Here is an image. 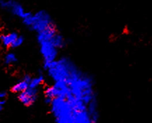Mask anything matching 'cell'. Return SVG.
Wrapping results in <instances>:
<instances>
[{"mask_svg": "<svg viewBox=\"0 0 152 123\" xmlns=\"http://www.w3.org/2000/svg\"><path fill=\"white\" fill-rule=\"evenodd\" d=\"M89 104L72 95L65 88L62 95L53 99L50 105L56 123H94L88 113Z\"/></svg>", "mask_w": 152, "mask_h": 123, "instance_id": "obj_1", "label": "cell"}, {"mask_svg": "<svg viewBox=\"0 0 152 123\" xmlns=\"http://www.w3.org/2000/svg\"><path fill=\"white\" fill-rule=\"evenodd\" d=\"M57 29L56 25H51L45 30L37 33V39L39 45V51L43 58V64L44 70L51 63L58 59V50L51 43V38L56 32Z\"/></svg>", "mask_w": 152, "mask_h": 123, "instance_id": "obj_2", "label": "cell"}, {"mask_svg": "<svg viewBox=\"0 0 152 123\" xmlns=\"http://www.w3.org/2000/svg\"><path fill=\"white\" fill-rule=\"evenodd\" d=\"M54 24V22L49 13L45 10H41L33 14L32 24L29 29L32 31H35L37 33H39Z\"/></svg>", "mask_w": 152, "mask_h": 123, "instance_id": "obj_3", "label": "cell"}, {"mask_svg": "<svg viewBox=\"0 0 152 123\" xmlns=\"http://www.w3.org/2000/svg\"><path fill=\"white\" fill-rule=\"evenodd\" d=\"M0 6L1 9L9 11L13 15L20 17V19L26 12L23 6L17 0H3Z\"/></svg>", "mask_w": 152, "mask_h": 123, "instance_id": "obj_4", "label": "cell"}, {"mask_svg": "<svg viewBox=\"0 0 152 123\" xmlns=\"http://www.w3.org/2000/svg\"><path fill=\"white\" fill-rule=\"evenodd\" d=\"M38 88H32L29 87L25 91L18 93V100L25 106H31L35 102L38 96Z\"/></svg>", "mask_w": 152, "mask_h": 123, "instance_id": "obj_5", "label": "cell"}, {"mask_svg": "<svg viewBox=\"0 0 152 123\" xmlns=\"http://www.w3.org/2000/svg\"><path fill=\"white\" fill-rule=\"evenodd\" d=\"M18 34L16 32H11V33L2 34L0 35V40L1 44L5 47H11L14 42L18 36Z\"/></svg>", "mask_w": 152, "mask_h": 123, "instance_id": "obj_6", "label": "cell"}, {"mask_svg": "<svg viewBox=\"0 0 152 123\" xmlns=\"http://www.w3.org/2000/svg\"><path fill=\"white\" fill-rule=\"evenodd\" d=\"M51 43L56 48L59 50L62 49L67 45V42H66L65 38L62 34L59 33V32H56L54 35L51 37Z\"/></svg>", "mask_w": 152, "mask_h": 123, "instance_id": "obj_7", "label": "cell"}, {"mask_svg": "<svg viewBox=\"0 0 152 123\" xmlns=\"http://www.w3.org/2000/svg\"><path fill=\"white\" fill-rule=\"evenodd\" d=\"M29 88V83L26 82L24 79L20 81V82H17L15 85L13 86V87L11 88V90L12 92L15 93H20L21 92L25 91V90H27Z\"/></svg>", "mask_w": 152, "mask_h": 123, "instance_id": "obj_8", "label": "cell"}, {"mask_svg": "<svg viewBox=\"0 0 152 123\" xmlns=\"http://www.w3.org/2000/svg\"><path fill=\"white\" fill-rule=\"evenodd\" d=\"M45 77L43 73L39 74L37 77H32L29 83V87L32 88H38L44 82Z\"/></svg>", "mask_w": 152, "mask_h": 123, "instance_id": "obj_9", "label": "cell"}, {"mask_svg": "<svg viewBox=\"0 0 152 123\" xmlns=\"http://www.w3.org/2000/svg\"><path fill=\"white\" fill-rule=\"evenodd\" d=\"M17 61V56L13 52H9L8 54L5 55V56H4V64L7 65V66H11V65L16 64Z\"/></svg>", "mask_w": 152, "mask_h": 123, "instance_id": "obj_10", "label": "cell"}, {"mask_svg": "<svg viewBox=\"0 0 152 123\" xmlns=\"http://www.w3.org/2000/svg\"><path fill=\"white\" fill-rule=\"evenodd\" d=\"M32 17H33V13H32L31 12H27L26 11L23 17L21 18V20L22 21V23L29 28L32 24Z\"/></svg>", "mask_w": 152, "mask_h": 123, "instance_id": "obj_11", "label": "cell"}, {"mask_svg": "<svg viewBox=\"0 0 152 123\" xmlns=\"http://www.w3.org/2000/svg\"><path fill=\"white\" fill-rule=\"evenodd\" d=\"M24 40H25V39H24V37L22 36V35H18L15 41L14 42L13 45H11V48H12V49H15V48L19 47H20L21 45L23 44Z\"/></svg>", "mask_w": 152, "mask_h": 123, "instance_id": "obj_12", "label": "cell"}, {"mask_svg": "<svg viewBox=\"0 0 152 123\" xmlns=\"http://www.w3.org/2000/svg\"><path fill=\"white\" fill-rule=\"evenodd\" d=\"M32 78V77L30 75V74H25V75L22 77V79H24V80H25L26 82H28V83H30V82L31 81Z\"/></svg>", "mask_w": 152, "mask_h": 123, "instance_id": "obj_13", "label": "cell"}, {"mask_svg": "<svg viewBox=\"0 0 152 123\" xmlns=\"http://www.w3.org/2000/svg\"><path fill=\"white\" fill-rule=\"evenodd\" d=\"M7 93L5 91H1L0 92V100H4L6 98Z\"/></svg>", "mask_w": 152, "mask_h": 123, "instance_id": "obj_14", "label": "cell"}, {"mask_svg": "<svg viewBox=\"0 0 152 123\" xmlns=\"http://www.w3.org/2000/svg\"><path fill=\"white\" fill-rule=\"evenodd\" d=\"M5 104V100H0V112L2 111L3 107H4V105Z\"/></svg>", "mask_w": 152, "mask_h": 123, "instance_id": "obj_15", "label": "cell"}, {"mask_svg": "<svg viewBox=\"0 0 152 123\" xmlns=\"http://www.w3.org/2000/svg\"><path fill=\"white\" fill-rule=\"evenodd\" d=\"M3 1V0H0V4H1V1Z\"/></svg>", "mask_w": 152, "mask_h": 123, "instance_id": "obj_16", "label": "cell"}]
</instances>
